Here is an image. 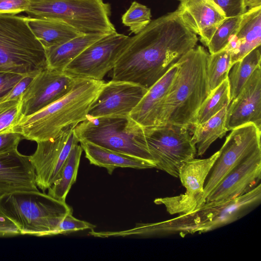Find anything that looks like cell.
<instances>
[{
	"instance_id": "cell-1",
	"label": "cell",
	"mask_w": 261,
	"mask_h": 261,
	"mask_svg": "<svg viewBox=\"0 0 261 261\" xmlns=\"http://www.w3.org/2000/svg\"><path fill=\"white\" fill-rule=\"evenodd\" d=\"M198 41L179 11L167 13L129 37L112 69L113 81L138 84L148 90Z\"/></svg>"
},
{
	"instance_id": "cell-2",
	"label": "cell",
	"mask_w": 261,
	"mask_h": 261,
	"mask_svg": "<svg viewBox=\"0 0 261 261\" xmlns=\"http://www.w3.org/2000/svg\"><path fill=\"white\" fill-rule=\"evenodd\" d=\"M105 83L102 80L76 78L67 94L33 114L21 116L7 130L36 143L54 139L87 119Z\"/></svg>"
},
{
	"instance_id": "cell-3",
	"label": "cell",
	"mask_w": 261,
	"mask_h": 261,
	"mask_svg": "<svg viewBox=\"0 0 261 261\" xmlns=\"http://www.w3.org/2000/svg\"><path fill=\"white\" fill-rule=\"evenodd\" d=\"M210 55L198 45L177 63L178 71L159 109L155 125L193 126L199 109L211 92L207 76Z\"/></svg>"
},
{
	"instance_id": "cell-4",
	"label": "cell",
	"mask_w": 261,
	"mask_h": 261,
	"mask_svg": "<svg viewBox=\"0 0 261 261\" xmlns=\"http://www.w3.org/2000/svg\"><path fill=\"white\" fill-rule=\"evenodd\" d=\"M261 199V184L248 193L218 204L205 203L198 209L177 217L151 223H137L127 230L116 231L117 237H151L178 234L181 237L203 233L229 224L242 216Z\"/></svg>"
},
{
	"instance_id": "cell-5",
	"label": "cell",
	"mask_w": 261,
	"mask_h": 261,
	"mask_svg": "<svg viewBox=\"0 0 261 261\" xmlns=\"http://www.w3.org/2000/svg\"><path fill=\"white\" fill-rule=\"evenodd\" d=\"M72 208L45 192L18 191L0 197V213L18 227L21 235H56L58 225Z\"/></svg>"
},
{
	"instance_id": "cell-6",
	"label": "cell",
	"mask_w": 261,
	"mask_h": 261,
	"mask_svg": "<svg viewBox=\"0 0 261 261\" xmlns=\"http://www.w3.org/2000/svg\"><path fill=\"white\" fill-rule=\"evenodd\" d=\"M47 67L45 49L25 17L0 14V72L35 76Z\"/></svg>"
},
{
	"instance_id": "cell-7",
	"label": "cell",
	"mask_w": 261,
	"mask_h": 261,
	"mask_svg": "<svg viewBox=\"0 0 261 261\" xmlns=\"http://www.w3.org/2000/svg\"><path fill=\"white\" fill-rule=\"evenodd\" d=\"M73 131L79 142L88 141L155 164L148 149L143 127L129 116L87 118Z\"/></svg>"
},
{
	"instance_id": "cell-8",
	"label": "cell",
	"mask_w": 261,
	"mask_h": 261,
	"mask_svg": "<svg viewBox=\"0 0 261 261\" xmlns=\"http://www.w3.org/2000/svg\"><path fill=\"white\" fill-rule=\"evenodd\" d=\"M29 17L63 22L82 34L116 32L111 7L103 0H31Z\"/></svg>"
},
{
	"instance_id": "cell-9",
	"label": "cell",
	"mask_w": 261,
	"mask_h": 261,
	"mask_svg": "<svg viewBox=\"0 0 261 261\" xmlns=\"http://www.w3.org/2000/svg\"><path fill=\"white\" fill-rule=\"evenodd\" d=\"M143 127L155 168L178 177L182 165L197 153L189 128L168 123Z\"/></svg>"
},
{
	"instance_id": "cell-10",
	"label": "cell",
	"mask_w": 261,
	"mask_h": 261,
	"mask_svg": "<svg viewBox=\"0 0 261 261\" xmlns=\"http://www.w3.org/2000/svg\"><path fill=\"white\" fill-rule=\"evenodd\" d=\"M261 129L248 123L231 130L204 185L202 205L206 198L221 180L236 166L256 150L261 148Z\"/></svg>"
},
{
	"instance_id": "cell-11",
	"label": "cell",
	"mask_w": 261,
	"mask_h": 261,
	"mask_svg": "<svg viewBox=\"0 0 261 261\" xmlns=\"http://www.w3.org/2000/svg\"><path fill=\"white\" fill-rule=\"evenodd\" d=\"M128 37L117 32L106 35L86 48L63 72L74 78L102 80L114 67Z\"/></svg>"
},
{
	"instance_id": "cell-12",
	"label": "cell",
	"mask_w": 261,
	"mask_h": 261,
	"mask_svg": "<svg viewBox=\"0 0 261 261\" xmlns=\"http://www.w3.org/2000/svg\"><path fill=\"white\" fill-rule=\"evenodd\" d=\"M219 155V150L208 158H193L185 162L178 177L186 192L178 196L156 198L154 202L164 205L171 215L188 214L200 207L205 181Z\"/></svg>"
},
{
	"instance_id": "cell-13",
	"label": "cell",
	"mask_w": 261,
	"mask_h": 261,
	"mask_svg": "<svg viewBox=\"0 0 261 261\" xmlns=\"http://www.w3.org/2000/svg\"><path fill=\"white\" fill-rule=\"evenodd\" d=\"M74 128H66L54 139L37 142L35 151L30 156L35 170L37 186L43 192L57 180L72 147L79 143Z\"/></svg>"
},
{
	"instance_id": "cell-14",
	"label": "cell",
	"mask_w": 261,
	"mask_h": 261,
	"mask_svg": "<svg viewBox=\"0 0 261 261\" xmlns=\"http://www.w3.org/2000/svg\"><path fill=\"white\" fill-rule=\"evenodd\" d=\"M76 79L48 67L39 72L21 95V116L33 114L65 96Z\"/></svg>"
},
{
	"instance_id": "cell-15",
	"label": "cell",
	"mask_w": 261,
	"mask_h": 261,
	"mask_svg": "<svg viewBox=\"0 0 261 261\" xmlns=\"http://www.w3.org/2000/svg\"><path fill=\"white\" fill-rule=\"evenodd\" d=\"M148 89L135 83L111 80L105 83L87 118L129 116Z\"/></svg>"
},
{
	"instance_id": "cell-16",
	"label": "cell",
	"mask_w": 261,
	"mask_h": 261,
	"mask_svg": "<svg viewBox=\"0 0 261 261\" xmlns=\"http://www.w3.org/2000/svg\"><path fill=\"white\" fill-rule=\"evenodd\" d=\"M261 179V148L231 170L210 193L205 203L218 204L240 197L257 186Z\"/></svg>"
},
{
	"instance_id": "cell-17",
	"label": "cell",
	"mask_w": 261,
	"mask_h": 261,
	"mask_svg": "<svg viewBox=\"0 0 261 261\" xmlns=\"http://www.w3.org/2000/svg\"><path fill=\"white\" fill-rule=\"evenodd\" d=\"M252 123L261 129V67L255 69L237 96L227 108V131Z\"/></svg>"
},
{
	"instance_id": "cell-18",
	"label": "cell",
	"mask_w": 261,
	"mask_h": 261,
	"mask_svg": "<svg viewBox=\"0 0 261 261\" xmlns=\"http://www.w3.org/2000/svg\"><path fill=\"white\" fill-rule=\"evenodd\" d=\"M30 156L17 148L0 153V197L18 191H39Z\"/></svg>"
},
{
	"instance_id": "cell-19",
	"label": "cell",
	"mask_w": 261,
	"mask_h": 261,
	"mask_svg": "<svg viewBox=\"0 0 261 261\" xmlns=\"http://www.w3.org/2000/svg\"><path fill=\"white\" fill-rule=\"evenodd\" d=\"M177 9L185 23L205 46L227 18L213 0H186L179 3Z\"/></svg>"
},
{
	"instance_id": "cell-20",
	"label": "cell",
	"mask_w": 261,
	"mask_h": 261,
	"mask_svg": "<svg viewBox=\"0 0 261 261\" xmlns=\"http://www.w3.org/2000/svg\"><path fill=\"white\" fill-rule=\"evenodd\" d=\"M178 69L173 66L147 91L129 116L142 127L155 124L157 115Z\"/></svg>"
},
{
	"instance_id": "cell-21",
	"label": "cell",
	"mask_w": 261,
	"mask_h": 261,
	"mask_svg": "<svg viewBox=\"0 0 261 261\" xmlns=\"http://www.w3.org/2000/svg\"><path fill=\"white\" fill-rule=\"evenodd\" d=\"M80 145L90 163L105 168L111 174L117 168L144 169L155 168V164L130 155L111 150L86 141Z\"/></svg>"
},
{
	"instance_id": "cell-22",
	"label": "cell",
	"mask_w": 261,
	"mask_h": 261,
	"mask_svg": "<svg viewBox=\"0 0 261 261\" xmlns=\"http://www.w3.org/2000/svg\"><path fill=\"white\" fill-rule=\"evenodd\" d=\"M108 34H83L61 45L44 49L47 67L63 71L65 67L88 46Z\"/></svg>"
},
{
	"instance_id": "cell-23",
	"label": "cell",
	"mask_w": 261,
	"mask_h": 261,
	"mask_svg": "<svg viewBox=\"0 0 261 261\" xmlns=\"http://www.w3.org/2000/svg\"><path fill=\"white\" fill-rule=\"evenodd\" d=\"M30 29L44 49L61 45L82 34L56 20L25 17Z\"/></svg>"
},
{
	"instance_id": "cell-24",
	"label": "cell",
	"mask_w": 261,
	"mask_h": 261,
	"mask_svg": "<svg viewBox=\"0 0 261 261\" xmlns=\"http://www.w3.org/2000/svg\"><path fill=\"white\" fill-rule=\"evenodd\" d=\"M240 46L231 59L232 65L261 44V6L249 9L241 16L235 34Z\"/></svg>"
},
{
	"instance_id": "cell-25",
	"label": "cell",
	"mask_w": 261,
	"mask_h": 261,
	"mask_svg": "<svg viewBox=\"0 0 261 261\" xmlns=\"http://www.w3.org/2000/svg\"><path fill=\"white\" fill-rule=\"evenodd\" d=\"M227 108H223L204 122L193 127V135L191 139L198 155H203L215 140L226 134L227 132L225 126Z\"/></svg>"
},
{
	"instance_id": "cell-26",
	"label": "cell",
	"mask_w": 261,
	"mask_h": 261,
	"mask_svg": "<svg viewBox=\"0 0 261 261\" xmlns=\"http://www.w3.org/2000/svg\"><path fill=\"white\" fill-rule=\"evenodd\" d=\"M83 151L81 146L78 144L72 147L58 178L47 190L48 195L59 201L65 202L70 188L76 181Z\"/></svg>"
},
{
	"instance_id": "cell-27",
	"label": "cell",
	"mask_w": 261,
	"mask_h": 261,
	"mask_svg": "<svg viewBox=\"0 0 261 261\" xmlns=\"http://www.w3.org/2000/svg\"><path fill=\"white\" fill-rule=\"evenodd\" d=\"M260 46L233 64L228 74L230 100H233L256 68L260 66Z\"/></svg>"
},
{
	"instance_id": "cell-28",
	"label": "cell",
	"mask_w": 261,
	"mask_h": 261,
	"mask_svg": "<svg viewBox=\"0 0 261 261\" xmlns=\"http://www.w3.org/2000/svg\"><path fill=\"white\" fill-rule=\"evenodd\" d=\"M230 102L227 79L211 91L199 109L192 127L207 121Z\"/></svg>"
},
{
	"instance_id": "cell-29",
	"label": "cell",
	"mask_w": 261,
	"mask_h": 261,
	"mask_svg": "<svg viewBox=\"0 0 261 261\" xmlns=\"http://www.w3.org/2000/svg\"><path fill=\"white\" fill-rule=\"evenodd\" d=\"M231 66V53L226 49L210 54L207 76L211 91L227 79Z\"/></svg>"
},
{
	"instance_id": "cell-30",
	"label": "cell",
	"mask_w": 261,
	"mask_h": 261,
	"mask_svg": "<svg viewBox=\"0 0 261 261\" xmlns=\"http://www.w3.org/2000/svg\"><path fill=\"white\" fill-rule=\"evenodd\" d=\"M150 9L136 1L131 5L121 17L122 23L136 34L145 28L151 21Z\"/></svg>"
},
{
	"instance_id": "cell-31",
	"label": "cell",
	"mask_w": 261,
	"mask_h": 261,
	"mask_svg": "<svg viewBox=\"0 0 261 261\" xmlns=\"http://www.w3.org/2000/svg\"><path fill=\"white\" fill-rule=\"evenodd\" d=\"M241 16L227 17L220 24L206 46L210 54L221 51L226 47L229 38L238 30Z\"/></svg>"
},
{
	"instance_id": "cell-32",
	"label": "cell",
	"mask_w": 261,
	"mask_h": 261,
	"mask_svg": "<svg viewBox=\"0 0 261 261\" xmlns=\"http://www.w3.org/2000/svg\"><path fill=\"white\" fill-rule=\"evenodd\" d=\"M20 100L21 98L0 103V132L10 128L21 116Z\"/></svg>"
},
{
	"instance_id": "cell-33",
	"label": "cell",
	"mask_w": 261,
	"mask_h": 261,
	"mask_svg": "<svg viewBox=\"0 0 261 261\" xmlns=\"http://www.w3.org/2000/svg\"><path fill=\"white\" fill-rule=\"evenodd\" d=\"M96 226L83 220L74 218L72 213L67 214L61 221L56 230L57 234H67L71 232L86 229H93Z\"/></svg>"
},
{
	"instance_id": "cell-34",
	"label": "cell",
	"mask_w": 261,
	"mask_h": 261,
	"mask_svg": "<svg viewBox=\"0 0 261 261\" xmlns=\"http://www.w3.org/2000/svg\"><path fill=\"white\" fill-rule=\"evenodd\" d=\"M182 2L186 0H177ZM223 11L226 17H234L244 14L247 9L244 0H213Z\"/></svg>"
},
{
	"instance_id": "cell-35",
	"label": "cell",
	"mask_w": 261,
	"mask_h": 261,
	"mask_svg": "<svg viewBox=\"0 0 261 261\" xmlns=\"http://www.w3.org/2000/svg\"><path fill=\"white\" fill-rule=\"evenodd\" d=\"M31 0H0V14L16 15L25 12Z\"/></svg>"
},
{
	"instance_id": "cell-36",
	"label": "cell",
	"mask_w": 261,
	"mask_h": 261,
	"mask_svg": "<svg viewBox=\"0 0 261 261\" xmlns=\"http://www.w3.org/2000/svg\"><path fill=\"white\" fill-rule=\"evenodd\" d=\"M24 76L25 75L12 72H0V101Z\"/></svg>"
},
{
	"instance_id": "cell-37",
	"label": "cell",
	"mask_w": 261,
	"mask_h": 261,
	"mask_svg": "<svg viewBox=\"0 0 261 261\" xmlns=\"http://www.w3.org/2000/svg\"><path fill=\"white\" fill-rule=\"evenodd\" d=\"M22 139V136L17 133L8 130L0 132V153L17 148Z\"/></svg>"
},
{
	"instance_id": "cell-38",
	"label": "cell",
	"mask_w": 261,
	"mask_h": 261,
	"mask_svg": "<svg viewBox=\"0 0 261 261\" xmlns=\"http://www.w3.org/2000/svg\"><path fill=\"white\" fill-rule=\"evenodd\" d=\"M20 234V232L14 223L0 213V237H13Z\"/></svg>"
},
{
	"instance_id": "cell-39",
	"label": "cell",
	"mask_w": 261,
	"mask_h": 261,
	"mask_svg": "<svg viewBox=\"0 0 261 261\" xmlns=\"http://www.w3.org/2000/svg\"><path fill=\"white\" fill-rule=\"evenodd\" d=\"M244 5L246 8L252 9L261 6V0H244Z\"/></svg>"
}]
</instances>
